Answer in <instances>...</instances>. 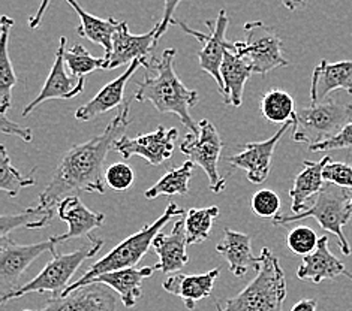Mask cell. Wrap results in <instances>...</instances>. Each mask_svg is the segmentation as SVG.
I'll use <instances>...</instances> for the list:
<instances>
[{
    "instance_id": "6da1fadb",
    "label": "cell",
    "mask_w": 352,
    "mask_h": 311,
    "mask_svg": "<svg viewBox=\"0 0 352 311\" xmlns=\"http://www.w3.org/2000/svg\"><path fill=\"white\" fill-rule=\"evenodd\" d=\"M131 100L122 106L100 135L82 144L71 147L62 156L52 181L39 195L38 205L50 211H57V205L74 192L105 193V159L114 142L124 135L131 123Z\"/></svg>"
},
{
    "instance_id": "7a4b0ae2",
    "label": "cell",
    "mask_w": 352,
    "mask_h": 311,
    "mask_svg": "<svg viewBox=\"0 0 352 311\" xmlns=\"http://www.w3.org/2000/svg\"><path fill=\"white\" fill-rule=\"evenodd\" d=\"M174 48L165 49L159 58H153V75H146L138 82L133 99L138 102H152L162 114H175L190 133L198 135L199 124L192 119L190 109L198 104V91L188 89L174 69Z\"/></svg>"
},
{
    "instance_id": "3957f363",
    "label": "cell",
    "mask_w": 352,
    "mask_h": 311,
    "mask_svg": "<svg viewBox=\"0 0 352 311\" xmlns=\"http://www.w3.org/2000/svg\"><path fill=\"white\" fill-rule=\"evenodd\" d=\"M254 270L255 279L237 297L226 299L225 307L216 302L217 311H283L287 279L279 259L264 247Z\"/></svg>"
},
{
    "instance_id": "277c9868",
    "label": "cell",
    "mask_w": 352,
    "mask_h": 311,
    "mask_svg": "<svg viewBox=\"0 0 352 311\" xmlns=\"http://www.w3.org/2000/svg\"><path fill=\"white\" fill-rule=\"evenodd\" d=\"M183 214L184 211L177 207V204L170 203L161 217L156 218L153 223L142 226L138 232L131 235L126 240H123L119 246H116L110 251V253H107L102 259H99L96 264L91 265L77 281L71 283L60 295H66V293H69L75 289L82 288V286H86L91 280L96 279L98 275L124 270V268H135V265L140 264V260L146 256L148 249L152 247L153 240L159 233V231H161L174 216Z\"/></svg>"
},
{
    "instance_id": "5b68a950",
    "label": "cell",
    "mask_w": 352,
    "mask_h": 311,
    "mask_svg": "<svg viewBox=\"0 0 352 311\" xmlns=\"http://www.w3.org/2000/svg\"><path fill=\"white\" fill-rule=\"evenodd\" d=\"M352 216V190L339 187L336 184L325 183L322 190L318 193L312 207L305 209L303 213L294 216L279 214L273 218L274 224H289L306 218H315L324 231L336 235L340 251L345 256L351 255V247L343 233V228Z\"/></svg>"
},
{
    "instance_id": "8992f818",
    "label": "cell",
    "mask_w": 352,
    "mask_h": 311,
    "mask_svg": "<svg viewBox=\"0 0 352 311\" xmlns=\"http://www.w3.org/2000/svg\"><path fill=\"white\" fill-rule=\"evenodd\" d=\"M104 246V240L95 238L90 241V246H85L78 250L72 251V253L58 255L57 251L52 255L53 259L44 266L35 279L29 283L20 286L19 289L8 293L6 297L2 298V306H5L8 301L16 299L20 297L28 295V293H53L54 295H60L69 286V280L74 274L80 270L82 262L87 259H91L99 253V250Z\"/></svg>"
},
{
    "instance_id": "52a82bcc",
    "label": "cell",
    "mask_w": 352,
    "mask_h": 311,
    "mask_svg": "<svg viewBox=\"0 0 352 311\" xmlns=\"http://www.w3.org/2000/svg\"><path fill=\"white\" fill-rule=\"evenodd\" d=\"M352 122V105L327 99L297 109L292 122V139L300 144H321Z\"/></svg>"
},
{
    "instance_id": "ba28073f",
    "label": "cell",
    "mask_w": 352,
    "mask_h": 311,
    "mask_svg": "<svg viewBox=\"0 0 352 311\" xmlns=\"http://www.w3.org/2000/svg\"><path fill=\"white\" fill-rule=\"evenodd\" d=\"M245 32L246 41L236 42V48L248 58L254 73L264 77L268 72L289 65L282 54V39L273 27L263 21H249L245 24Z\"/></svg>"
},
{
    "instance_id": "9c48e42d",
    "label": "cell",
    "mask_w": 352,
    "mask_h": 311,
    "mask_svg": "<svg viewBox=\"0 0 352 311\" xmlns=\"http://www.w3.org/2000/svg\"><path fill=\"white\" fill-rule=\"evenodd\" d=\"M222 148L223 142L219 132L206 119L199 122L198 135L189 132L180 144L182 153L188 156L189 161L203 168L208 176V181H210V190L213 193H221L226 186V181L217 170Z\"/></svg>"
},
{
    "instance_id": "30bf717a",
    "label": "cell",
    "mask_w": 352,
    "mask_h": 311,
    "mask_svg": "<svg viewBox=\"0 0 352 311\" xmlns=\"http://www.w3.org/2000/svg\"><path fill=\"white\" fill-rule=\"evenodd\" d=\"M173 24H177L183 32H186L188 35L194 36L198 39L203 47L198 51V60L201 69L207 72L210 77L216 81L217 87H219L221 95H223V81H222V75H221V66L223 62V56L226 49H232L236 48V42H230L226 39V27L230 24V19L226 12L222 10L217 15V19L213 21H206L208 30L210 33H203L198 30H192L186 26V23L179 21V20H173Z\"/></svg>"
},
{
    "instance_id": "8fae6325",
    "label": "cell",
    "mask_w": 352,
    "mask_h": 311,
    "mask_svg": "<svg viewBox=\"0 0 352 311\" xmlns=\"http://www.w3.org/2000/svg\"><path fill=\"white\" fill-rule=\"evenodd\" d=\"M56 241L50 238L43 242L21 246L12 238H0V288H2V298L20 288V277L24 271L35 262V260L50 251H56Z\"/></svg>"
},
{
    "instance_id": "7c38bea8",
    "label": "cell",
    "mask_w": 352,
    "mask_h": 311,
    "mask_svg": "<svg viewBox=\"0 0 352 311\" xmlns=\"http://www.w3.org/2000/svg\"><path fill=\"white\" fill-rule=\"evenodd\" d=\"M156 32L157 24L144 35H132L128 29V23L120 21L113 36V51L110 57L105 58L104 69L113 71L135 60H140L146 69L152 68L150 62L155 58L152 53L157 45Z\"/></svg>"
},
{
    "instance_id": "4fadbf2b",
    "label": "cell",
    "mask_w": 352,
    "mask_h": 311,
    "mask_svg": "<svg viewBox=\"0 0 352 311\" xmlns=\"http://www.w3.org/2000/svg\"><path fill=\"white\" fill-rule=\"evenodd\" d=\"M179 137L175 128L166 129L165 126H159L155 132L129 138L123 135L114 142L113 150L117 151L123 159H131L132 156L142 157L152 166L162 165L173 156L174 142Z\"/></svg>"
},
{
    "instance_id": "5bb4252c",
    "label": "cell",
    "mask_w": 352,
    "mask_h": 311,
    "mask_svg": "<svg viewBox=\"0 0 352 311\" xmlns=\"http://www.w3.org/2000/svg\"><path fill=\"white\" fill-rule=\"evenodd\" d=\"M66 44H68V39L62 36L60 41H58V48L56 53L53 68L48 73V78L44 84V87L39 91V95L23 109L21 113L23 117H28L32 111H35L41 104L47 102V100L72 99L85 91L86 78H78V77H74V75L69 77V75L66 73V62H65Z\"/></svg>"
},
{
    "instance_id": "9a60e30c",
    "label": "cell",
    "mask_w": 352,
    "mask_h": 311,
    "mask_svg": "<svg viewBox=\"0 0 352 311\" xmlns=\"http://www.w3.org/2000/svg\"><path fill=\"white\" fill-rule=\"evenodd\" d=\"M289 128H292V122L282 124V128L272 138L261 142H248L243 151L228 157L226 162L234 168L246 171L248 180L252 184H263L270 174L274 150Z\"/></svg>"
},
{
    "instance_id": "2e32d148",
    "label": "cell",
    "mask_w": 352,
    "mask_h": 311,
    "mask_svg": "<svg viewBox=\"0 0 352 311\" xmlns=\"http://www.w3.org/2000/svg\"><path fill=\"white\" fill-rule=\"evenodd\" d=\"M102 283H90L66 295L52 297L45 307L24 311H116L117 299Z\"/></svg>"
},
{
    "instance_id": "e0dca14e",
    "label": "cell",
    "mask_w": 352,
    "mask_h": 311,
    "mask_svg": "<svg viewBox=\"0 0 352 311\" xmlns=\"http://www.w3.org/2000/svg\"><path fill=\"white\" fill-rule=\"evenodd\" d=\"M57 214L63 222L68 223V231L63 235H54V237H52L57 244L78 238H89V241H94L95 237L91 235V232L99 229L105 222L104 213L91 211L75 195L66 196L58 203Z\"/></svg>"
},
{
    "instance_id": "ac0fdd59",
    "label": "cell",
    "mask_w": 352,
    "mask_h": 311,
    "mask_svg": "<svg viewBox=\"0 0 352 311\" xmlns=\"http://www.w3.org/2000/svg\"><path fill=\"white\" fill-rule=\"evenodd\" d=\"M188 237L186 228H184V216H180L177 222L174 223L170 233L159 232L152 247L155 253L159 256V262L155 265L156 271H162L164 274H173L180 271L189 262L188 256Z\"/></svg>"
},
{
    "instance_id": "d6986e66",
    "label": "cell",
    "mask_w": 352,
    "mask_h": 311,
    "mask_svg": "<svg viewBox=\"0 0 352 311\" xmlns=\"http://www.w3.org/2000/svg\"><path fill=\"white\" fill-rule=\"evenodd\" d=\"M330 240L327 235L320 238L318 247L310 255L303 256L301 265L297 270L300 280H307L320 284L324 280H334L339 275H345L352 280V274L346 270L340 260L330 251Z\"/></svg>"
},
{
    "instance_id": "ffe728a7",
    "label": "cell",
    "mask_w": 352,
    "mask_h": 311,
    "mask_svg": "<svg viewBox=\"0 0 352 311\" xmlns=\"http://www.w3.org/2000/svg\"><path fill=\"white\" fill-rule=\"evenodd\" d=\"M140 66H142L140 60L132 62L126 71L119 75L116 80L108 82L94 99H90L87 104L81 105L77 111H75V119L80 122H90L96 119V117L120 106L123 102L126 84L132 75L138 71Z\"/></svg>"
},
{
    "instance_id": "44dd1931",
    "label": "cell",
    "mask_w": 352,
    "mask_h": 311,
    "mask_svg": "<svg viewBox=\"0 0 352 311\" xmlns=\"http://www.w3.org/2000/svg\"><path fill=\"white\" fill-rule=\"evenodd\" d=\"M334 90H345L352 95V60L338 63L321 60L314 69L312 86H310L312 104L324 102Z\"/></svg>"
},
{
    "instance_id": "7402d4cb",
    "label": "cell",
    "mask_w": 352,
    "mask_h": 311,
    "mask_svg": "<svg viewBox=\"0 0 352 311\" xmlns=\"http://www.w3.org/2000/svg\"><path fill=\"white\" fill-rule=\"evenodd\" d=\"M219 274V268L204 274H175L162 283V288L171 295L179 297L186 308L192 311L198 301L212 295Z\"/></svg>"
},
{
    "instance_id": "603a6c76",
    "label": "cell",
    "mask_w": 352,
    "mask_h": 311,
    "mask_svg": "<svg viewBox=\"0 0 352 311\" xmlns=\"http://www.w3.org/2000/svg\"><path fill=\"white\" fill-rule=\"evenodd\" d=\"M254 73L249 60L241 56L237 48L226 49L221 66V75L223 81V102L240 108L243 105V93L250 75Z\"/></svg>"
},
{
    "instance_id": "cb8c5ba5",
    "label": "cell",
    "mask_w": 352,
    "mask_h": 311,
    "mask_svg": "<svg viewBox=\"0 0 352 311\" xmlns=\"http://www.w3.org/2000/svg\"><path fill=\"white\" fill-rule=\"evenodd\" d=\"M155 271V266H144L138 268V270L137 268H124V270L98 275L96 279H94L90 283L107 284L108 288H111L116 293H119L124 307L132 308L142 295V281L148 279V277H152Z\"/></svg>"
},
{
    "instance_id": "d4e9b609",
    "label": "cell",
    "mask_w": 352,
    "mask_h": 311,
    "mask_svg": "<svg viewBox=\"0 0 352 311\" xmlns=\"http://www.w3.org/2000/svg\"><path fill=\"white\" fill-rule=\"evenodd\" d=\"M331 161L330 156L322 157L320 162H310L305 161V170L301 171L296 178L294 184L289 190V196L292 199V205H291V211L292 214H298L303 213L305 209L309 207L306 203L309 199H312L314 196H318V193L322 190L325 186V180L322 176L324 166Z\"/></svg>"
},
{
    "instance_id": "484cf974",
    "label": "cell",
    "mask_w": 352,
    "mask_h": 311,
    "mask_svg": "<svg viewBox=\"0 0 352 311\" xmlns=\"http://www.w3.org/2000/svg\"><path fill=\"white\" fill-rule=\"evenodd\" d=\"M216 251L228 262L230 271L236 277H243L249 268L258 264V257L252 253L250 237L243 232L225 229L223 240L216 246Z\"/></svg>"
},
{
    "instance_id": "4316f807",
    "label": "cell",
    "mask_w": 352,
    "mask_h": 311,
    "mask_svg": "<svg viewBox=\"0 0 352 311\" xmlns=\"http://www.w3.org/2000/svg\"><path fill=\"white\" fill-rule=\"evenodd\" d=\"M72 10L77 12L80 16V26L77 29V33L81 38H86L90 42H94L96 45H100L104 48V57L108 58L113 51V36L117 30V26H119L120 21L114 20L113 16L107 20L99 19V16H95L89 14L87 11L82 10L77 0H66Z\"/></svg>"
},
{
    "instance_id": "83f0119b",
    "label": "cell",
    "mask_w": 352,
    "mask_h": 311,
    "mask_svg": "<svg viewBox=\"0 0 352 311\" xmlns=\"http://www.w3.org/2000/svg\"><path fill=\"white\" fill-rule=\"evenodd\" d=\"M14 26V20L3 15L0 20V113H6L12 104V90L19 84V78L14 72L12 62L8 53V41L10 32Z\"/></svg>"
},
{
    "instance_id": "f1b7e54d",
    "label": "cell",
    "mask_w": 352,
    "mask_h": 311,
    "mask_svg": "<svg viewBox=\"0 0 352 311\" xmlns=\"http://www.w3.org/2000/svg\"><path fill=\"white\" fill-rule=\"evenodd\" d=\"M195 163L192 161L183 162L179 166H173L170 171L159 178L152 187L146 190L144 196L147 199H156L157 196H186L189 193V181L194 175Z\"/></svg>"
},
{
    "instance_id": "f546056e",
    "label": "cell",
    "mask_w": 352,
    "mask_h": 311,
    "mask_svg": "<svg viewBox=\"0 0 352 311\" xmlns=\"http://www.w3.org/2000/svg\"><path fill=\"white\" fill-rule=\"evenodd\" d=\"M259 109H261V114L265 120L276 124L294 122L297 113L294 99L280 89L265 91L261 97V102H259Z\"/></svg>"
},
{
    "instance_id": "4dcf8cb0",
    "label": "cell",
    "mask_w": 352,
    "mask_h": 311,
    "mask_svg": "<svg viewBox=\"0 0 352 311\" xmlns=\"http://www.w3.org/2000/svg\"><path fill=\"white\" fill-rule=\"evenodd\" d=\"M54 211H50L41 205L26 208L21 213L5 214L0 217V238L10 237V233L19 228L43 229L53 220Z\"/></svg>"
},
{
    "instance_id": "1f68e13d",
    "label": "cell",
    "mask_w": 352,
    "mask_h": 311,
    "mask_svg": "<svg viewBox=\"0 0 352 311\" xmlns=\"http://www.w3.org/2000/svg\"><path fill=\"white\" fill-rule=\"evenodd\" d=\"M219 208H190L184 216V228H186V237L189 246L204 242L210 237L213 223L219 217Z\"/></svg>"
},
{
    "instance_id": "d6a6232c",
    "label": "cell",
    "mask_w": 352,
    "mask_h": 311,
    "mask_svg": "<svg viewBox=\"0 0 352 311\" xmlns=\"http://www.w3.org/2000/svg\"><path fill=\"white\" fill-rule=\"evenodd\" d=\"M35 171L36 168L35 170H32L30 175L24 176L12 165L5 146H0V189L6 192L11 198H15L23 189L30 187L36 183L35 176H33Z\"/></svg>"
},
{
    "instance_id": "836d02e7",
    "label": "cell",
    "mask_w": 352,
    "mask_h": 311,
    "mask_svg": "<svg viewBox=\"0 0 352 311\" xmlns=\"http://www.w3.org/2000/svg\"><path fill=\"white\" fill-rule=\"evenodd\" d=\"M65 62L74 77L85 78L96 69H104L105 57H94L85 47L75 44L72 48L65 49Z\"/></svg>"
},
{
    "instance_id": "e575fe53",
    "label": "cell",
    "mask_w": 352,
    "mask_h": 311,
    "mask_svg": "<svg viewBox=\"0 0 352 311\" xmlns=\"http://www.w3.org/2000/svg\"><path fill=\"white\" fill-rule=\"evenodd\" d=\"M318 242H320V238L309 226H297L287 235V247L292 253L300 256H306L315 251Z\"/></svg>"
},
{
    "instance_id": "d590c367",
    "label": "cell",
    "mask_w": 352,
    "mask_h": 311,
    "mask_svg": "<svg viewBox=\"0 0 352 311\" xmlns=\"http://www.w3.org/2000/svg\"><path fill=\"white\" fill-rule=\"evenodd\" d=\"M250 208L261 218H274L280 214V198L270 189L258 190L250 199Z\"/></svg>"
},
{
    "instance_id": "8d00e7d4",
    "label": "cell",
    "mask_w": 352,
    "mask_h": 311,
    "mask_svg": "<svg viewBox=\"0 0 352 311\" xmlns=\"http://www.w3.org/2000/svg\"><path fill=\"white\" fill-rule=\"evenodd\" d=\"M135 175L132 168L123 162L110 165L105 170V184L114 192H126L132 187Z\"/></svg>"
},
{
    "instance_id": "74e56055",
    "label": "cell",
    "mask_w": 352,
    "mask_h": 311,
    "mask_svg": "<svg viewBox=\"0 0 352 311\" xmlns=\"http://www.w3.org/2000/svg\"><path fill=\"white\" fill-rule=\"evenodd\" d=\"M322 176L325 183H331L339 187L352 190V166L348 163L330 161L324 166Z\"/></svg>"
},
{
    "instance_id": "f35d334b",
    "label": "cell",
    "mask_w": 352,
    "mask_h": 311,
    "mask_svg": "<svg viewBox=\"0 0 352 311\" xmlns=\"http://www.w3.org/2000/svg\"><path fill=\"white\" fill-rule=\"evenodd\" d=\"M352 150V122L348 123L338 135L327 139L321 144L310 146V151H330V150Z\"/></svg>"
},
{
    "instance_id": "ab89813d",
    "label": "cell",
    "mask_w": 352,
    "mask_h": 311,
    "mask_svg": "<svg viewBox=\"0 0 352 311\" xmlns=\"http://www.w3.org/2000/svg\"><path fill=\"white\" fill-rule=\"evenodd\" d=\"M0 130L5 135H15L24 142H32L33 141V133L32 129L24 128V126L12 122L11 119H8L6 113H0Z\"/></svg>"
},
{
    "instance_id": "60d3db41",
    "label": "cell",
    "mask_w": 352,
    "mask_h": 311,
    "mask_svg": "<svg viewBox=\"0 0 352 311\" xmlns=\"http://www.w3.org/2000/svg\"><path fill=\"white\" fill-rule=\"evenodd\" d=\"M180 2L182 0H164V15H162V20L157 24V32H156L157 41L164 36V33L168 30V27L173 24V20H174L173 15L175 10H177Z\"/></svg>"
},
{
    "instance_id": "b9f144b4",
    "label": "cell",
    "mask_w": 352,
    "mask_h": 311,
    "mask_svg": "<svg viewBox=\"0 0 352 311\" xmlns=\"http://www.w3.org/2000/svg\"><path fill=\"white\" fill-rule=\"evenodd\" d=\"M50 3H52V0H41V3L38 6L35 15L30 16V19H29V27L30 29L35 30V29L39 27V24H41V21H43V16L47 12Z\"/></svg>"
},
{
    "instance_id": "7bdbcfd3",
    "label": "cell",
    "mask_w": 352,
    "mask_h": 311,
    "mask_svg": "<svg viewBox=\"0 0 352 311\" xmlns=\"http://www.w3.org/2000/svg\"><path fill=\"white\" fill-rule=\"evenodd\" d=\"M291 311H316V299H301Z\"/></svg>"
},
{
    "instance_id": "ee69618b",
    "label": "cell",
    "mask_w": 352,
    "mask_h": 311,
    "mask_svg": "<svg viewBox=\"0 0 352 311\" xmlns=\"http://www.w3.org/2000/svg\"><path fill=\"white\" fill-rule=\"evenodd\" d=\"M307 2L309 0H282L283 6L287 8L288 11H296V10H298V8L305 6Z\"/></svg>"
}]
</instances>
